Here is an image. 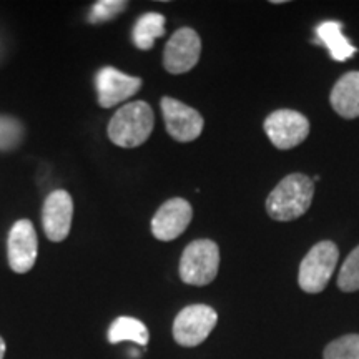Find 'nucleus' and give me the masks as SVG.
<instances>
[{
	"label": "nucleus",
	"mask_w": 359,
	"mask_h": 359,
	"mask_svg": "<svg viewBox=\"0 0 359 359\" xmlns=\"http://www.w3.org/2000/svg\"><path fill=\"white\" fill-rule=\"evenodd\" d=\"M8 264L15 273H27L34 268L39 255L37 233L30 219H19L8 233Z\"/></svg>",
	"instance_id": "1a4fd4ad"
},
{
	"label": "nucleus",
	"mask_w": 359,
	"mask_h": 359,
	"mask_svg": "<svg viewBox=\"0 0 359 359\" xmlns=\"http://www.w3.org/2000/svg\"><path fill=\"white\" fill-rule=\"evenodd\" d=\"M161 111H163L167 132L173 140L182 143L193 142L203 132V116L180 100L163 97L161 98Z\"/></svg>",
	"instance_id": "6e6552de"
},
{
	"label": "nucleus",
	"mask_w": 359,
	"mask_h": 359,
	"mask_svg": "<svg viewBox=\"0 0 359 359\" xmlns=\"http://www.w3.org/2000/svg\"><path fill=\"white\" fill-rule=\"evenodd\" d=\"M331 107L343 118L359 116V72L344 74L334 83L330 97Z\"/></svg>",
	"instance_id": "ddd939ff"
},
{
	"label": "nucleus",
	"mask_w": 359,
	"mask_h": 359,
	"mask_svg": "<svg viewBox=\"0 0 359 359\" xmlns=\"http://www.w3.org/2000/svg\"><path fill=\"white\" fill-rule=\"evenodd\" d=\"M316 42L323 43L336 62H344L356 53V47L343 34V24L326 20L316 27Z\"/></svg>",
	"instance_id": "4468645a"
},
{
	"label": "nucleus",
	"mask_w": 359,
	"mask_h": 359,
	"mask_svg": "<svg viewBox=\"0 0 359 359\" xmlns=\"http://www.w3.org/2000/svg\"><path fill=\"white\" fill-rule=\"evenodd\" d=\"M325 359H359V334H346L331 341L323 353Z\"/></svg>",
	"instance_id": "f3484780"
},
{
	"label": "nucleus",
	"mask_w": 359,
	"mask_h": 359,
	"mask_svg": "<svg viewBox=\"0 0 359 359\" xmlns=\"http://www.w3.org/2000/svg\"><path fill=\"white\" fill-rule=\"evenodd\" d=\"M338 258L339 250L333 241H320L314 245L299 264V288L311 294L321 293L333 276Z\"/></svg>",
	"instance_id": "20e7f679"
},
{
	"label": "nucleus",
	"mask_w": 359,
	"mask_h": 359,
	"mask_svg": "<svg viewBox=\"0 0 359 359\" xmlns=\"http://www.w3.org/2000/svg\"><path fill=\"white\" fill-rule=\"evenodd\" d=\"M150 334L148 327L140 320L132 316H120L109 327V343L118 344L122 341H132L138 346H147Z\"/></svg>",
	"instance_id": "2eb2a0df"
},
{
	"label": "nucleus",
	"mask_w": 359,
	"mask_h": 359,
	"mask_svg": "<svg viewBox=\"0 0 359 359\" xmlns=\"http://www.w3.org/2000/svg\"><path fill=\"white\" fill-rule=\"evenodd\" d=\"M314 195L311 178L302 173H291L273 188L266 198V212L276 222L298 219L308 212Z\"/></svg>",
	"instance_id": "f257e3e1"
},
{
	"label": "nucleus",
	"mask_w": 359,
	"mask_h": 359,
	"mask_svg": "<svg viewBox=\"0 0 359 359\" xmlns=\"http://www.w3.org/2000/svg\"><path fill=\"white\" fill-rule=\"evenodd\" d=\"M155 115L151 107L143 100L130 102L111 116L109 137L122 148L140 147L154 132Z\"/></svg>",
	"instance_id": "f03ea898"
},
{
	"label": "nucleus",
	"mask_w": 359,
	"mask_h": 359,
	"mask_svg": "<svg viewBox=\"0 0 359 359\" xmlns=\"http://www.w3.org/2000/svg\"><path fill=\"white\" fill-rule=\"evenodd\" d=\"M24 137V128L11 116L0 115V151H8L19 145Z\"/></svg>",
	"instance_id": "6ab92c4d"
},
{
	"label": "nucleus",
	"mask_w": 359,
	"mask_h": 359,
	"mask_svg": "<svg viewBox=\"0 0 359 359\" xmlns=\"http://www.w3.org/2000/svg\"><path fill=\"white\" fill-rule=\"evenodd\" d=\"M165 35V17L161 13L148 12L137 20L133 27V43L140 50H150L155 40Z\"/></svg>",
	"instance_id": "dca6fc26"
},
{
	"label": "nucleus",
	"mask_w": 359,
	"mask_h": 359,
	"mask_svg": "<svg viewBox=\"0 0 359 359\" xmlns=\"http://www.w3.org/2000/svg\"><path fill=\"white\" fill-rule=\"evenodd\" d=\"M201 53L200 35L193 29H180L165 45L163 65L170 74L180 75L190 72L198 64Z\"/></svg>",
	"instance_id": "0eeeda50"
},
{
	"label": "nucleus",
	"mask_w": 359,
	"mask_h": 359,
	"mask_svg": "<svg viewBox=\"0 0 359 359\" xmlns=\"http://www.w3.org/2000/svg\"><path fill=\"white\" fill-rule=\"evenodd\" d=\"M4 354H6V341L0 338V359H4Z\"/></svg>",
	"instance_id": "412c9836"
},
{
	"label": "nucleus",
	"mask_w": 359,
	"mask_h": 359,
	"mask_svg": "<svg viewBox=\"0 0 359 359\" xmlns=\"http://www.w3.org/2000/svg\"><path fill=\"white\" fill-rule=\"evenodd\" d=\"M191 217V205L187 200L172 198L165 201L151 219V233L156 240L172 241L187 230Z\"/></svg>",
	"instance_id": "f8f14e48"
},
{
	"label": "nucleus",
	"mask_w": 359,
	"mask_h": 359,
	"mask_svg": "<svg viewBox=\"0 0 359 359\" xmlns=\"http://www.w3.org/2000/svg\"><path fill=\"white\" fill-rule=\"evenodd\" d=\"M74 218V201L64 190L52 191L42 208V224L45 235L50 241L60 243L69 236Z\"/></svg>",
	"instance_id": "9d476101"
},
{
	"label": "nucleus",
	"mask_w": 359,
	"mask_h": 359,
	"mask_svg": "<svg viewBox=\"0 0 359 359\" xmlns=\"http://www.w3.org/2000/svg\"><path fill=\"white\" fill-rule=\"evenodd\" d=\"M219 248L212 240L191 241L180 259V278L190 286L210 285L218 275Z\"/></svg>",
	"instance_id": "7ed1b4c3"
},
{
	"label": "nucleus",
	"mask_w": 359,
	"mask_h": 359,
	"mask_svg": "<svg viewBox=\"0 0 359 359\" xmlns=\"http://www.w3.org/2000/svg\"><path fill=\"white\" fill-rule=\"evenodd\" d=\"M264 133L276 148L290 150L306 140L309 122L299 111L276 110L264 120Z\"/></svg>",
	"instance_id": "423d86ee"
},
{
	"label": "nucleus",
	"mask_w": 359,
	"mask_h": 359,
	"mask_svg": "<svg viewBox=\"0 0 359 359\" xmlns=\"http://www.w3.org/2000/svg\"><path fill=\"white\" fill-rule=\"evenodd\" d=\"M338 286L344 293H353V291L359 290V246L349 253L346 262L341 266Z\"/></svg>",
	"instance_id": "a211bd4d"
},
{
	"label": "nucleus",
	"mask_w": 359,
	"mask_h": 359,
	"mask_svg": "<svg viewBox=\"0 0 359 359\" xmlns=\"http://www.w3.org/2000/svg\"><path fill=\"white\" fill-rule=\"evenodd\" d=\"M218 314L208 304H190L177 314L173 321V338L180 346L195 348L212 334Z\"/></svg>",
	"instance_id": "39448f33"
},
{
	"label": "nucleus",
	"mask_w": 359,
	"mask_h": 359,
	"mask_svg": "<svg viewBox=\"0 0 359 359\" xmlns=\"http://www.w3.org/2000/svg\"><path fill=\"white\" fill-rule=\"evenodd\" d=\"M95 82L98 103L103 109H111V107L118 105L120 102L135 95L142 87L140 77H132L114 67H105L98 72Z\"/></svg>",
	"instance_id": "9b49d317"
},
{
	"label": "nucleus",
	"mask_w": 359,
	"mask_h": 359,
	"mask_svg": "<svg viewBox=\"0 0 359 359\" xmlns=\"http://www.w3.org/2000/svg\"><path fill=\"white\" fill-rule=\"evenodd\" d=\"M125 7H127V2H122V0H102V2H97L90 12V22L111 20L120 12H123Z\"/></svg>",
	"instance_id": "aec40b11"
}]
</instances>
